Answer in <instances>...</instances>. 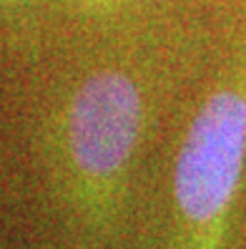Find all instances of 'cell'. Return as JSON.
I'll use <instances>...</instances> for the list:
<instances>
[{"label":"cell","mask_w":246,"mask_h":249,"mask_svg":"<svg viewBox=\"0 0 246 249\" xmlns=\"http://www.w3.org/2000/svg\"><path fill=\"white\" fill-rule=\"evenodd\" d=\"M224 81L196 111L173 169V199L201 249L219 247L246 171V86Z\"/></svg>","instance_id":"1"},{"label":"cell","mask_w":246,"mask_h":249,"mask_svg":"<svg viewBox=\"0 0 246 249\" xmlns=\"http://www.w3.org/2000/svg\"><path fill=\"white\" fill-rule=\"evenodd\" d=\"M141 126V98L131 78L96 73L85 81L70 106L68 141L83 174L106 179L131 156Z\"/></svg>","instance_id":"2"}]
</instances>
